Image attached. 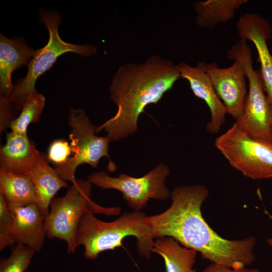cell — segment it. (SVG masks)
Returning <instances> with one entry per match:
<instances>
[{"label": "cell", "instance_id": "8", "mask_svg": "<svg viewBox=\"0 0 272 272\" xmlns=\"http://www.w3.org/2000/svg\"><path fill=\"white\" fill-rule=\"evenodd\" d=\"M69 124L71 127L69 134L71 147L73 156L60 165H54L58 175L65 181L72 184L77 181L75 172L81 164H87L96 168L102 157L108 159V170L113 172L116 169L108 154L110 142L107 137H98L95 134L97 126L94 125L86 116L82 109H70Z\"/></svg>", "mask_w": 272, "mask_h": 272}, {"label": "cell", "instance_id": "9", "mask_svg": "<svg viewBox=\"0 0 272 272\" xmlns=\"http://www.w3.org/2000/svg\"><path fill=\"white\" fill-rule=\"evenodd\" d=\"M170 169L164 163L158 164L148 173L140 177H133L124 173L111 177L105 171L94 172L87 179L102 189H114L120 191L122 198L134 211L144 208L151 198L165 200L170 194L165 185Z\"/></svg>", "mask_w": 272, "mask_h": 272}, {"label": "cell", "instance_id": "15", "mask_svg": "<svg viewBox=\"0 0 272 272\" xmlns=\"http://www.w3.org/2000/svg\"><path fill=\"white\" fill-rule=\"evenodd\" d=\"M9 208L14 217L16 242L25 245L36 252L40 251L46 234L45 216L39 207L36 203H33L25 207Z\"/></svg>", "mask_w": 272, "mask_h": 272}, {"label": "cell", "instance_id": "20", "mask_svg": "<svg viewBox=\"0 0 272 272\" xmlns=\"http://www.w3.org/2000/svg\"><path fill=\"white\" fill-rule=\"evenodd\" d=\"M44 96L37 92L28 98L23 105L20 114L14 119L9 128L16 133L27 134L29 125L37 122L45 105Z\"/></svg>", "mask_w": 272, "mask_h": 272}, {"label": "cell", "instance_id": "21", "mask_svg": "<svg viewBox=\"0 0 272 272\" xmlns=\"http://www.w3.org/2000/svg\"><path fill=\"white\" fill-rule=\"evenodd\" d=\"M36 252L34 249L17 243L7 258H3L0 262V272H24Z\"/></svg>", "mask_w": 272, "mask_h": 272}, {"label": "cell", "instance_id": "11", "mask_svg": "<svg viewBox=\"0 0 272 272\" xmlns=\"http://www.w3.org/2000/svg\"><path fill=\"white\" fill-rule=\"evenodd\" d=\"M236 27L240 39L251 41L256 49L264 88L272 105V55L266 43L272 36L271 25L261 15L247 13L239 17Z\"/></svg>", "mask_w": 272, "mask_h": 272}, {"label": "cell", "instance_id": "24", "mask_svg": "<svg viewBox=\"0 0 272 272\" xmlns=\"http://www.w3.org/2000/svg\"><path fill=\"white\" fill-rule=\"evenodd\" d=\"M17 110L10 101L9 98L0 95V132L9 128L12 121L16 118Z\"/></svg>", "mask_w": 272, "mask_h": 272}, {"label": "cell", "instance_id": "7", "mask_svg": "<svg viewBox=\"0 0 272 272\" xmlns=\"http://www.w3.org/2000/svg\"><path fill=\"white\" fill-rule=\"evenodd\" d=\"M230 165L252 180L272 178V142L251 137L236 122L215 140Z\"/></svg>", "mask_w": 272, "mask_h": 272}, {"label": "cell", "instance_id": "12", "mask_svg": "<svg viewBox=\"0 0 272 272\" xmlns=\"http://www.w3.org/2000/svg\"><path fill=\"white\" fill-rule=\"evenodd\" d=\"M177 67L180 77L189 82L194 95L203 100L210 109L211 117L207 124V130L211 133H218L226 121L227 112L201 62L197 63L195 66L182 62L177 64Z\"/></svg>", "mask_w": 272, "mask_h": 272}, {"label": "cell", "instance_id": "17", "mask_svg": "<svg viewBox=\"0 0 272 272\" xmlns=\"http://www.w3.org/2000/svg\"><path fill=\"white\" fill-rule=\"evenodd\" d=\"M247 0H207L193 4L195 23L203 28L212 29L234 19L236 12Z\"/></svg>", "mask_w": 272, "mask_h": 272}, {"label": "cell", "instance_id": "25", "mask_svg": "<svg viewBox=\"0 0 272 272\" xmlns=\"http://www.w3.org/2000/svg\"><path fill=\"white\" fill-rule=\"evenodd\" d=\"M201 272H259L257 268H250L246 266L233 268L229 266L211 263Z\"/></svg>", "mask_w": 272, "mask_h": 272}, {"label": "cell", "instance_id": "14", "mask_svg": "<svg viewBox=\"0 0 272 272\" xmlns=\"http://www.w3.org/2000/svg\"><path fill=\"white\" fill-rule=\"evenodd\" d=\"M35 50L22 37L8 38L0 34V95L9 98L14 85L11 76L16 69L28 64Z\"/></svg>", "mask_w": 272, "mask_h": 272}, {"label": "cell", "instance_id": "26", "mask_svg": "<svg viewBox=\"0 0 272 272\" xmlns=\"http://www.w3.org/2000/svg\"><path fill=\"white\" fill-rule=\"evenodd\" d=\"M265 213L267 215L268 218L272 220V215L270 214L266 211H265ZM267 242L269 245L272 246V238H267Z\"/></svg>", "mask_w": 272, "mask_h": 272}, {"label": "cell", "instance_id": "23", "mask_svg": "<svg viewBox=\"0 0 272 272\" xmlns=\"http://www.w3.org/2000/svg\"><path fill=\"white\" fill-rule=\"evenodd\" d=\"M73 153L71 146L61 139L53 141L48 149V159L55 165H60L66 161L70 155Z\"/></svg>", "mask_w": 272, "mask_h": 272}, {"label": "cell", "instance_id": "5", "mask_svg": "<svg viewBox=\"0 0 272 272\" xmlns=\"http://www.w3.org/2000/svg\"><path fill=\"white\" fill-rule=\"evenodd\" d=\"M40 21L49 32L47 44L35 50L28 64V72L24 78L18 79L9 99L15 108L21 111L26 100L38 92L35 88L37 79L49 70L61 55L66 52H74L83 56L95 54L98 49L90 44L77 45L66 42L58 33V25L61 21L59 14L54 11L41 10Z\"/></svg>", "mask_w": 272, "mask_h": 272}, {"label": "cell", "instance_id": "6", "mask_svg": "<svg viewBox=\"0 0 272 272\" xmlns=\"http://www.w3.org/2000/svg\"><path fill=\"white\" fill-rule=\"evenodd\" d=\"M246 41L240 39L226 52L229 59L242 65L249 83L243 113L235 122L251 137L272 142V105L265 92L259 70L253 67L251 50Z\"/></svg>", "mask_w": 272, "mask_h": 272}, {"label": "cell", "instance_id": "10", "mask_svg": "<svg viewBox=\"0 0 272 272\" xmlns=\"http://www.w3.org/2000/svg\"><path fill=\"white\" fill-rule=\"evenodd\" d=\"M201 64L227 114L238 119L243 113L247 95V78L243 66L237 60L224 69L219 67L216 62L202 61Z\"/></svg>", "mask_w": 272, "mask_h": 272}, {"label": "cell", "instance_id": "2", "mask_svg": "<svg viewBox=\"0 0 272 272\" xmlns=\"http://www.w3.org/2000/svg\"><path fill=\"white\" fill-rule=\"evenodd\" d=\"M181 78L177 65L159 55L141 63L120 66L109 88L110 98L117 107L116 113L97 126L109 142L125 139L138 130V120L145 107L157 103Z\"/></svg>", "mask_w": 272, "mask_h": 272}, {"label": "cell", "instance_id": "27", "mask_svg": "<svg viewBox=\"0 0 272 272\" xmlns=\"http://www.w3.org/2000/svg\"><path fill=\"white\" fill-rule=\"evenodd\" d=\"M271 141H272V127H271Z\"/></svg>", "mask_w": 272, "mask_h": 272}, {"label": "cell", "instance_id": "3", "mask_svg": "<svg viewBox=\"0 0 272 272\" xmlns=\"http://www.w3.org/2000/svg\"><path fill=\"white\" fill-rule=\"evenodd\" d=\"M91 210L86 211L78 225L76 242L85 248L84 256L97 258L102 252L122 246L124 238L133 236L137 239L139 253L146 259L151 257L155 242L146 214L141 211L126 212L110 222L96 218Z\"/></svg>", "mask_w": 272, "mask_h": 272}, {"label": "cell", "instance_id": "1", "mask_svg": "<svg viewBox=\"0 0 272 272\" xmlns=\"http://www.w3.org/2000/svg\"><path fill=\"white\" fill-rule=\"evenodd\" d=\"M208 195L207 188L201 184L175 188L170 207L159 214L147 216L152 237H172L211 263L233 268L251 264L255 260V237L228 240L215 232L201 213Z\"/></svg>", "mask_w": 272, "mask_h": 272}, {"label": "cell", "instance_id": "22", "mask_svg": "<svg viewBox=\"0 0 272 272\" xmlns=\"http://www.w3.org/2000/svg\"><path fill=\"white\" fill-rule=\"evenodd\" d=\"M14 220L4 196L0 193V250L16 243L14 236Z\"/></svg>", "mask_w": 272, "mask_h": 272}, {"label": "cell", "instance_id": "16", "mask_svg": "<svg viewBox=\"0 0 272 272\" xmlns=\"http://www.w3.org/2000/svg\"><path fill=\"white\" fill-rule=\"evenodd\" d=\"M27 174L35 187L37 205L45 217L56 193L62 187H68L69 185L50 166L47 156L41 152Z\"/></svg>", "mask_w": 272, "mask_h": 272}, {"label": "cell", "instance_id": "13", "mask_svg": "<svg viewBox=\"0 0 272 272\" xmlns=\"http://www.w3.org/2000/svg\"><path fill=\"white\" fill-rule=\"evenodd\" d=\"M40 154L27 134L7 132L6 144L0 150V171L27 174Z\"/></svg>", "mask_w": 272, "mask_h": 272}, {"label": "cell", "instance_id": "18", "mask_svg": "<svg viewBox=\"0 0 272 272\" xmlns=\"http://www.w3.org/2000/svg\"><path fill=\"white\" fill-rule=\"evenodd\" d=\"M152 252L163 257L166 272H197L193 268L197 252L180 245L172 237L158 238L154 243Z\"/></svg>", "mask_w": 272, "mask_h": 272}, {"label": "cell", "instance_id": "19", "mask_svg": "<svg viewBox=\"0 0 272 272\" xmlns=\"http://www.w3.org/2000/svg\"><path fill=\"white\" fill-rule=\"evenodd\" d=\"M0 193L9 207H22L37 204L35 187L28 174L0 171Z\"/></svg>", "mask_w": 272, "mask_h": 272}, {"label": "cell", "instance_id": "4", "mask_svg": "<svg viewBox=\"0 0 272 272\" xmlns=\"http://www.w3.org/2000/svg\"><path fill=\"white\" fill-rule=\"evenodd\" d=\"M92 184L87 180L79 179L73 183L65 194L53 198L49 206L50 211L45 216L44 227L49 238H58L66 242L68 253H74L78 247L76 231L83 214L92 210L95 214L117 215L118 207L105 208L91 200Z\"/></svg>", "mask_w": 272, "mask_h": 272}]
</instances>
